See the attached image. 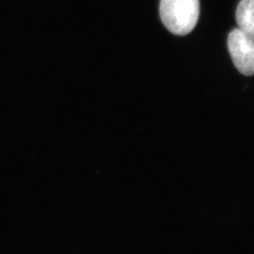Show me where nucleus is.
I'll return each mask as SVG.
<instances>
[{
	"label": "nucleus",
	"instance_id": "nucleus-3",
	"mask_svg": "<svg viewBox=\"0 0 254 254\" xmlns=\"http://www.w3.org/2000/svg\"><path fill=\"white\" fill-rule=\"evenodd\" d=\"M238 27L254 35V0H240L236 9Z\"/></svg>",
	"mask_w": 254,
	"mask_h": 254
},
{
	"label": "nucleus",
	"instance_id": "nucleus-1",
	"mask_svg": "<svg viewBox=\"0 0 254 254\" xmlns=\"http://www.w3.org/2000/svg\"><path fill=\"white\" fill-rule=\"evenodd\" d=\"M160 18L176 35H187L196 27L200 16V0H160Z\"/></svg>",
	"mask_w": 254,
	"mask_h": 254
},
{
	"label": "nucleus",
	"instance_id": "nucleus-2",
	"mask_svg": "<svg viewBox=\"0 0 254 254\" xmlns=\"http://www.w3.org/2000/svg\"><path fill=\"white\" fill-rule=\"evenodd\" d=\"M228 48L236 69L244 75H254V35L241 28L233 29L228 36Z\"/></svg>",
	"mask_w": 254,
	"mask_h": 254
}]
</instances>
